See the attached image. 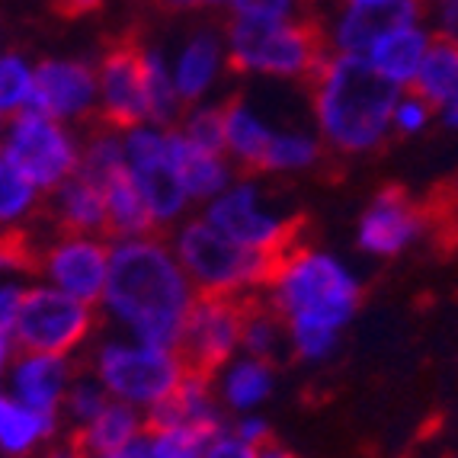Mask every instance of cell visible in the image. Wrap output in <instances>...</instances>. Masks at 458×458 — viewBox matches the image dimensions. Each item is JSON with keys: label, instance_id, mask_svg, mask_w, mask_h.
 <instances>
[{"label": "cell", "instance_id": "24", "mask_svg": "<svg viewBox=\"0 0 458 458\" xmlns=\"http://www.w3.org/2000/svg\"><path fill=\"white\" fill-rule=\"evenodd\" d=\"M55 429H58V417L32 411L23 401H16L7 388L0 391V455L7 458L30 455L46 439H52Z\"/></svg>", "mask_w": 458, "mask_h": 458}, {"label": "cell", "instance_id": "50", "mask_svg": "<svg viewBox=\"0 0 458 458\" xmlns=\"http://www.w3.org/2000/svg\"><path fill=\"white\" fill-rule=\"evenodd\" d=\"M253 458H295V455H292L285 445L276 443V439H269L267 445H260V449H257V455H253Z\"/></svg>", "mask_w": 458, "mask_h": 458}, {"label": "cell", "instance_id": "54", "mask_svg": "<svg viewBox=\"0 0 458 458\" xmlns=\"http://www.w3.org/2000/svg\"><path fill=\"white\" fill-rule=\"evenodd\" d=\"M199 4H231V0H199Z\"/></svg>", "mask_w": 458, "mask_h": 458}, {"label": "cell", "instance_id": "44", "mask_svg": "<svg viewBox=\"0 0 458 458\" xmlns=\"http://www.w3.org/2000/svg\"><path fill=\"white\" fill-rule=\"evenodd\" d=\"M97 458H151L148 455V433H141L138 439H131V443L123 445V449L109 452V455H97Z\"/></svg>", "mask_w": 458, "mask_h": 458}, {"label": "cell", "instance_id": "36", "mask_svg": "<svg viewBox=\"0 0 458 458\" xmlns=\"http://www.w3.org/2000/svg\"><path fill=\"white\" fill-rule=\"evenodd\" d=\"M340 334L344 330L324 327V324H311V321H285V340H289V350L295 352L301 362H318L330 360L340 346Z\"/></svg>", "mask_w": 458, "mask_h": 458}, {"label": "cell", "instance_id": "51", "mask_svg": "<svg viewBox=\"0 0 458 458\" xmlns=\"http://www.w3.org/2000/svg\"><path fill=\"white\" fill-rule=\"evenodd\" d=\"M23 263V257L13 250V247H7V244H0V273H7V269H16Z\"/></svg>", "mask_w": 458, "mask_h": 458}, {"label": "cell", "instance_id": "16", "mask_svg": "<svg viewBox=\"0 0 458 458\" xmlns=\"http://www.w3.org/2000/svg\"><path fill=\"white\" fill-rule=\"evenodd\" d=\"M145 429H199L208 436H222L228 427H225L222 401L215 394L212 375L186 369L180 385L145 411Z\"/></svg>", "mask_w": 458, "mask_h": 458}, {"label": "cell", "instance_id": "19", "mask_svg": "<svg viewBox=\"0 0 458 458\" xmlns=\"http://www.w3.org/2000/svg\"><path fill=\"white\" fill-rule=\"evenodd\" d=\"M222 64H225V42L218 38V32L199 30L186 38V46L180 48L176 62L170 64L176 93L183 99V106H196L199 99L212 90Z\"/></svg>", "mask_w": 458, "mask_h": 458}, {"label": "cell", "instance_id": "4", "mask_svg": "<svg viewBox=\"0 0 458 458\" xmlns=\"http://www.w3.org/2000/svg\"><path fill=\"white\" fill-rule=\"evenodd\" d=\"M330 55L327 32L311 20H257L231 16L225 32V62L237 74L311 81Z\"/></svg>", "mask_w": 458, "mask_h": 458}, {"label": "cell", "instance_id": "10", "mask_svg": "<svg viewBox=\"0 0 458 458\" xmlns=\"http://www.w3.org/2000/svg\"><path fill=\"white\" fill-rule=\"evenodd\" d=\"M202 218L234 244L269 257H279L292 237V225L263 202L260 186L250 180H234L228 190L206 202Z\"/></svg>", "mask_w": 458, "mask_h": 458}, {"label": "cell", "instance_id": "29", "mask_svg": "<svg viewBox=\"0 0 458 458\" xmlns=\"http://www.w3.org/2000/svg\"><path fill=\"white\" fill-rule=\"evenodd\" d=\"M180 174H183L190 202H202V206L234 183V164L228 161V154L196 151L190 145L180 154Z\"/></svg>", "mask_w": 458, "mask_h": 458}, {"label": "cell", "instance_id": "8", "mask_svg": "<svg viewBox=\"0 0 458 458\" xmlns=\"http://www.w3.org/2000/svg\"><path fill=\"white\" fill-rule=\"evenodd\" d=\"M0 154L13 164L20 174L36 186L38 192H52L77 174L81 164V141L58 119H48L42 113L10 115L0 131Z\"/></svg>", "mask_w": 458, "mask_h": 458}, {"label": "cell", "instance_id": "28", "mask_svg": "<svg viewBox=\"0 0 458 458\" xmlns=\"http://www.w3.org/2000/svg\"><path fill=\"white\" fill-rule=\"evenodd\" d=\"M141 64H145V106L148 123L170 129L183 113V99L176 93L174 71L161 48H141Z\"/></svg>", "mask_w": 458, "mask_h": 458}, {"label": "cell", "instance_id": "30", "mask_svg": "<svg viewBox=\"0 0 458 458\" xmlns=\"http://www.w3.org/2000/svg\"><path fill=\"white\" fill-rule=\"evenodd\" d=\"M324 141L321 135L311 131L285 129L273 131V141L267 148V161H263V174H298L321 161Z\"/></svg>", "mask_w": 458, "mask_h": 458}, {"label": "cell", "instance_id": "5", "mask_svg": "<svg viewBox=\"0 0 458 458\" xmlns=\"http://www.w3.org/2000/svg\"><path fill=\"white\" fill-rule=\"evenodd\" d=\"M170 247H174L183 273L190 276L196 295L237 298L247 289L267 285L276 267V257L234 244L231 237L212 228L202 215L176 225Z\"/></svg>", "mask_w": 458, "mask_h": 458}, {"label": "cell", "instance_id": "46", "mask_svg": "<svg viewBox=\"0 0 458 458\" xmlns=\"http://www.w3.org/2000/svg\"><path fill=\"white\" fill-rule=\"evenodd\" d=\"M13 356H16L13 334H7V330H0V385H4V378H7L10 362H13Z\"/></svg>", "mask_w": 458, "mask_h": 458}, {"label": "cell", "instance_id": "47", "mask_svg": "<svg viewBox=\"0 0 458 458\" xmlns=\"http://www.w3.org/2000/svg\"><path fill=\"white\" fill-rule=\"evenodd\" d=\"M46 458H93V455L81 445V439H71V443H62V445H55V449H48Z\"/></svg>", "mask_w": 458, "mask_h": 458}, {"label": "cell", "instance_id": "42", "mask_svg": "<svg viewBox=\"0 0 458 458\" xmlns=\"http://www.w3.org/2000/svg\"><path fill=\"white\" fill-rule=\"evenodd\" d=\"M23 298H26V285L13 283H0V330H13L16 318H20V308H23Z\"/></svg>", "mask_w": 458, "mask_h": 458}, {"label": "cell", "instance_id": "53", "mask_svg": "<svg viewBox=\"0 0 458 458\" xmlns=\"http://www.w3.org/2000/svg\"><path fill=\"white\" fill-rule=\"evenodd\" d=\"M346 4H382V0H346Z\"/></svg>", "mask_w": 458, "mask_h": 458}, {"label": "cell", "instance_id": "37", "mask_svg": "<svg viewBox=\"0 0 458 458\" xmlns=\"http://www.w3.org/2000/svg\"><path fill=\"white\" fill-rule=\"evenodd\" d=\"M151 458H202L215 436L199 429H145Z\"/></svg>", "mask_w": 458, "mask_h": 458}, {"label": "cell", "instance_id": "41", "mask_svg": "<svg viewBox=\"0 0 458 458\" xmlns=\"http://www.w3.org/2000/svg\"><path fill=\"white\" fill-rule=\"evenodd\" d=\"M231 433L241 439L244 445H250V449H260V445H267L269 439H273V427H269L267 420H263L260 413H241L234 420V427H228Z\"/></svg>", "mask_w": 458, "mask_h": 458}, {"label": "cell", "instance_id": "49", "mask_svg": "<svg viewBox=\"0 0 458 458\" xmlns=\"http://www.w3.org/2000/svg\"><path fill=\"white\" fill-rule=\"evenodd\" d=\"M439 113H443V123L449 125V129H458V90L439 106Z\"/></svg>", "mask_w": 458, "mask_h": 458}, {"label": "cell", "instance_id": "11", "mask_svg": "<svg viewBox=\"0 0 458 458\" xmlns=\"http://www.w3.org/2000/svg\"><path fill=\"white\" fill-rule=\"evenodd\" d=\"M244 301L225 295H196L190 318L180 336V360L192 372H222L241 352V324H244Z\"/></svg>", "mask_w": 458, "mask_h": 458}, {"label": "cell", "instance_id": "39", "mask_svg": "<svg viewBox=\"0 0 458 458\" xmlns=\"http://www.w3.org/2000/svg\"><path fill=\"white\" fill-rule=\"evenodd\" d=\"M433 119V106H429L427 99L417 97V93H401L391 109V131L397 135H420L423 129L429 125Z\"/></svg>", "mask_w": 458, "mask_h": 458}, {"label": "cell", "instance_id": "3", "mask_svg": "<svg viewBox=\"0 0 458 458\" xmlns=\"http://www.w3.org/2000/svg\"><path fill=\"white\" fill-rule=\"evenodd\" d=\"M269 308L283 321H311L344 330L356 318L362 283L327 250H283L267 279Z\"/></svg>", "mask_w": 458, "mask_h": 458}, {"label": "cell", "instance_id": "7", "mask_svg": "<svg viewBox=\"0 0 458 458\" xmlns=\"http://www.w3.org/2000/svg\"><path fill=\"white\" fill-rule=\"evenodd\" d=\"M186 366L176 350L138 344V340H106L93 352V378L113 401L148 411L180 385Z\"/></svg>", "mask_w": 458, "mask_h": 458}, {"label": "cell", "instance_id": "48", "mask_svg": "<svg viewBox=\"0 0 458 458\" xmlns=\"http://www.w3.org/2000/svg\"><path fill=\"white\" fill-rule=\"evenodd\" d=\"M99 4H103V0H58V7H62L64 13H71V16L93 13V10H99Z\"/></svg>", "mask_w": 458, "mask_h": 458}, {"label": "cell", "instance_id": "38", "mask_svg": "<svg viewBox=\"0 0 458 458\" xmlns=\"http://www.w3.org/2000/svg\"><path fill=\"white\" fill-rule=\"evenodd\" d=\"M109 401H113V397L106 394V388L90 375V378H74V382H71L62 411L68 413V420L74 423V427H87Z\"/></svg>", "mask_w": 458, "mask_h": 458}, {"label": "cell", "instance_id": "25", "mask_svg": "<svg viewBox=\"0 0 458 458\" xmlns=\"http://www.w3.org/2000/svg\"><path fill=\"white\" fill-rule=\"evenodd\" d=\"M411 87L433 109H439L458 90V36H452V32L429 36L427 55H423Z\"/></svg>", "mask_w": 458, "mask_h": 458}, {"label": "cell", "instance_id": "35", "mask_svg": "<svg viewBox=\"0 0 458 458\" xmlns=\"http://www.w3.org/2000/svg\"><path fill=\"white\" fill-rule=\"evenodd\" d=\"M180 135L196 151L225 154V106H215V103L192 106L180 123Z\"/></svg>", "mask_w": 458, "mask_h": 458}, {"label": "cell", "instance_id": "52", "mask_svg": "<svg viewBox=\"0 0 458 458\" xmlns=\"http://www.w3.org/2000/svg\"><path fill=\"white\" fill-rule=\"evenodd\" d=\"M157 7L170 10V13H183L190 7H199V0H157Z\"/></svg>", "mask_w": 458, "mask_h": 458}, {"label": "cell", "instance_id": "21", "mask_svg": "<svg viewBox=\"0 0 458 458\" xmlns=\"http://www.w3.org/2000/svg\"><path fill=\"white\" fill-rule=\"evenodd\" d=\"M273 131V125L250 103L244 99L225 103V154L231 164L244 170H263Z\"/></svg>", "mask_w": 458, "mask_h": 458}, {"label": "cell", "instance_id": "22", "mask_svg": "<svg viewBox=\"0 0 458 458\" xmlns=\"http://www.w3.org/2000/svg\"><path fill=\"white\" fill-rule=\"evenodd\" d=\"M55 218L71 234H103L106 231V192L90 176L74 174L52 190Z\"/></svg>", "mask_w": 458, "mask_h": 458}, {"label": "cell", "instance_id": "27", "mask_svg": "<svg viewBox=\"0 0 458 458\" xmlns=\"http://www.w3.org/2000/svg\"><path fill=\"white\" fill-rule=\"evenodd\" d=\"M141 433H145V411L123 404V401H109L87 427H81L77 439H81V445L97 458V455H109V452L123 449V445H129L131 439H138Z\"/></svg>", "mask_w": 458, "mask_h": 458}, {"label": "cell", "instance_id": "55", "mask_svg": "<svg viewBox=\"0 0 458 458\" xmlns=\"http://www.w3.org/2000/svg\"><path fill=\"white\" fill-rule=\"evenodd\" d=\"M0 131H4V119H0Z\"/></svg>", "mask_w": 458, "mask_h": 458}, {"label": "cell", "instance_id": "15", "mask_svg": "<svg viewBox=\"0 0 458 458\" xmlns=\"http://www.w3.org/2000/svg\"><path fill=\"white\" fill-rule=\"evenodd\" d=\"M423 234V215L413 206V199L397 186L375 192L372 202L366 206L356 228V244L369 257L391 260L397 253H404L411 244H417Z\"/></svg>", "mask_w": 458, "mask_h": 458}, {"label": "cell", "instance_id": "32", "mask_svg": "<svg viewBox=\"0 0 458 458\" xmlns=\"http://www.w3.org/2000/svg\"><path fill=\"white\" fill-rule=\"evenodd\" d=\"M119 170H125V148L123 135L109 125V129L93 131L87 141H81V164H77V174L90 176L93 183H109Z\"/></svg>", "mask_w": 458, "mask_h": 458}, {"label": "cell", "instance_id": "17", "mask_svg": "<svg viewBox=\"0 0 458 458\" xmlns=\"http://www.w3.org/2000/svg\"><path fill=\"white\" fill-rule=\"evenodd\" d=\"M427 0H382V4H346L327 30L330 52L366 55L369 46L397 26L420 23Z\"/></svg>", "mask_w": 458, "mask_h": 458}, {"label": "cell", "instance_id": "20", "mask_svg": "<svg viewBox=\"0 0 458 458\" xmlns=\"http://www.w3.org/2000/svg\"><path fill=\"white\" fill-rule=\"evenodd\" d=\"M427 46H429V32L420 23H411L378 36L362 58L382 77H388L391 84L404 90V87L413 84L417 68H420L423 55H427Z\"/></svg>", "mask_w": 458, "mask_h": 458}, {"label": "cell", "instance_id": "9", "mask_svg": "<svg viewBox=\"0 0 458 458\" xmlns=\"http://www.w3.org/2000/svg\"><path fill=\"white\" fill-rule=\"evenodd\" d=\"M93 324H97L93 305L55 285H32L26 289L23 308L10 334L16 350L71 356L77 346L87 344Z\"/></svg>", "mask_w": 458, "mask_h": 458}, {"label": "cell", "instance_id": "56", "mask_svg": "<svg viewBox=\"0 0 458 458\" xmlns=\"http://www.w3.org/2000/svg\"><path fill=\"white\" fill-rule=\"evenodd\" d=\"M0 42H4V36H0Z\"/></svg>", "mask_w": 458, "mask_h": 458}, {"label": "cell", "instance_id": "13", "mask_svg": "<svg viewBox=\"0 0 458 458\" xmlns=\"http://www.w3.org/2000/svg\"><path fill=\"white\" fill-rule=\"evenodd\" d=\"M97 109L103 113L113 129H131L148 123L145 106V64H141V46L119 42L106 48L97 64Z\"/></svg>", "mask_w": 458, "mask_h": 458}, {"label": "cell", "instance_id": "12", "mask_svg": "<svg viewBox=\"0 0 458 458\" xmlns=\"http://www.w3.org/2000/svg\"><path fill=\"white\" fill-rule=\"evenodd\" d=\"M32 113L58 123H77L97 109V68L77 58H46L32 71Z\"/></svg>", "mask_w": 458, "mask_h": 458}, {"label": "cell", "instance_id": "1", "mask_svg": "<svg viewBox=\"0 0 458 458\" xmlns=\"http://www.w3.org/2000/svg\"><path fill=\"white\" fill-rule=\"evenodd\" d=\"M196 301L190 276L161 237H119L109 244L103 311L138 344L176 350Z\"/></svg>", "mask_w": 458, "mask_h": 458}, {"label": "cell", "instance_id": "14", "mask_svg": "<svg viewBox=\"0 0 458 458\" xmlns=\"http://www.w3.org/2000/svg\"><path fill=\"white\" fill-rule=\"evenodd\" d=\"M42 273L48 285L81 298L87 305H99L109 276V244L97 234H64L42 257Z\"/></svg>", "mask_w": 458, "mask_h": 458}, {"label": "cell", "instance_id": "43", "mask_svg": "<svg viewBox=\"0 0 458 458\" xmlns=\"http://www.w3.org/2000/svg\"><path fill=\"white\" fill-rule=\"evenodd\" d=\"M253 455H257V449L241 443L231 429H225L222 436H215L212 443L206 445V452H202V458H253Z\"/></svg>", "mask_w": 458, "mask_h": 458}, {"label": "cell", "instance_id": "45", "mask_svg": "<svg viewBox=\"0 0 458 458\" xmlns=\"http://www.w3.org/2000/svg\"><path fill=\"white\" fill-rule=\"evenodd\" d=\"M436 4H439V23H443L439 32L458 36V0H436Z\"/></svg>", "mask_w": 458, "mask_h": 458}, {"label": "cell", "instance_id": "23", "mask_svg": "<svg viewBox=\"0 0 458 458\" xmlns=\"http://www.w3.org/2000/svg\"><path fill=\"white\" fill-rule=\"evenodd\" d=\"M276 388L273 362L253 360L237 352L234 360L222 366V382H218V401L234 413H250L267 404Z\"/></svg>", "mask_w": 458, "mask_h": 458}, {"label": "cell", "instance_id": "18", "mask_svg": "<svg viewBox=\"0 0 458 458\" xmlns=\"http://www.w3.org/2000/svg\"><path fill=\"white\" fill-rule=\"evenodd\" d=\"M4 382H7V391L16 401H23L26 407H32L38 413L58 417L74 375H71L68 356L20 350L13 356V362H10V372Z\"/></svg>", "mask_w": 458, "mask_h": 458}, {"label": "cell", "instance_id": "34", "mask_svg": "<svg viewBox=\"0 0 458 458\" xmlns=\"http://www.w3.org/2000/svg\"><path fill=\"white\" fill-rule=\"evenodd\" d=\"M32 71H36V64L26 62L23 55L0 52V119L4 123L30 106Z\"/></svg>", "mask_w": 458, "mask_h": 458}, {"label": "cell", "instance_id": "6", "mask_svg": "<svg viewBox=\"0 0 458 458\" xmlns=\"http://www.w3.org/2000/svg\"><path fill=\"white\" fill-rule=\"evenodd\" d=\"M125 167L135 176L138 190L151 208L154 225H176L192 206L180 174V154L186 151V138L180 129H161L151 123H138L123 129Z\"/></svg>", "mask_w": 458, "mask_h": 458}, {"label": "cell", "instance_id": "33", "mask_svg": "<svg viewBox=\"0 0 458 458\" xmlns=\"http://www.w3.org/2000/svg\"><path fill=\"white\" fill-rule=\"evenodd\" d=\"M42 192L0 154V228H16L38 206Z\"/></svg>", "mask_w": 458, "mask_h": 458}, {"label": "cell", "instance_id": "26", "mask_svg": "<svg viewBox=\"0 0 458 458\" xmlns=\"http://www.w3.org/2000/svg\"><path fill=\"white\" fill-rule=\"evenodd\" d=\"M103 192H106V231L115 241L119 237H145L157 228L129 167L119 170L109 183H103Z\"/></svg>", "mask_w": 458, "mask_h": 458}, {"label": "cell", "instance_id": "31", "mask_svg": "<svg viewBox=\"0 0 458 458\" xmlns=\"http://www.w3.org/2000/svg\"><path fill=\"white\" fill-rule=\"evenodd\" d=\"M285 340V321L269 305H247L244 324H241V352L253 360L276 362L283 352Z\"/></svg>", "mask_w": 458, "mask_h": 458}, {"label": "cell", "instance_id": "2", "mask_svg": "<svg viewBox=\"0 0 458 458\" xmlns=\"http://www.w3.org/2000/svg\"><path fill=\"white\" fill-rule=\"evenodd\" d=\"M401 87L382 77L362 55L330 52L311 77L318 135L340 154H369L385 145Z\"/></svg>", "mask_w": 458, "mask_h": 458}, {"label": "cell", "instance_id": "40", "mask_svg": "<svg viewBox=\"0 0 458 458\" xmlns=\"http://www.w3.org/2000/svg\"><path fill=\"white\" fill-rule=\"evenodd\" d=\"M237 16H257V20H285L295 16L298 0H231Z\"/></svg>", "mask_w": 458, "mask_h": 458}]
</instances>
